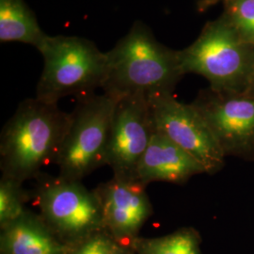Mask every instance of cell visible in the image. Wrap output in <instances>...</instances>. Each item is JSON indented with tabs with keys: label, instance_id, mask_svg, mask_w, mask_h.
<instances>
[{
	"label": "cell",
	"instance_id": "1",
	"mask_svg": "<svg viewBox=\"0 0 254 254\" xmlns=\"http://www.w3.org/2000/svg\"><path fill=\"white\" fill-rule=\"evenodd\" d=\"M70 120L71 113L56 103L37 97L23 101L1 132L2 175L23 183L36 179L43 168L55 164Z\"/></svg>",
	"mask_w": 254,
	"mask_h": 254
},
{
	"label": "cell",
	"instance_id": "2",
	"mask_svg": "<svg viewBox=\"0 0 254 254\" xmlns=\"http://www.w3.org/2000/svg\"><path fill=\"white\" fill-rule=\"evenodd\" d=\"M108 72L103 91L115 98L173 93L182 73L178 52L159 44L144 23L136 21L107 52Z\"/></svg>",
	"mask_w": 254,
	"mask_h": 254
},
{
	"label": "cell",
	"instance_id": "3",
	"mask_svg": "<svg viewBox=\"0 0 254 254\" xmlns=\"http://www.w3.org/2000/svg\"><path fill=\"white\" fill-rule=\"evenodd\" d=\"M39 52L44 70L38 82V99L56 103L73 95L78 98L103 89L108 72L107 52L86 38L47 36Z\"/></svg>",
	"mask_w": 254,
	"mask_h": 254
},
{
	"label": "cell",
	"instance_id": "4",
	"mask_svg": "<svg viewBox=\"0 0 254 254\" xmlns=\"http://www.w3.org/2000/svg\"><path fill=\"white\" fill-rule=\"evenodd\" d=\"M118 98L106 92L78 98L54 165L61 177L81 181L107 165L113 111Z\"/></svg>",
	"mask_w": 254,
	"mask_h": 254
},
{
	"label": "cell",
	"instance_id": "5",
	"mask_svg": "<svg viewBox=\"0 0 254 254\" xmlns=\"http://www.w3.org/2000/svg\"><path fill=\"white\" fill-rule=\"evenodd\" d=\"M31 200L39 214L66 245L74 246L89 236L105 231L100 200L95 190L81 181L41 173Z\"/></svg>",
	"mask_w": 254,
	"mask_h": 254
},
{
	"label": "cell",
	"instance_id": "6",
	"mask_svg": "<svg viewBox=\"0 0 254 254\" xmlns=\"http://www.w3.org/2000/svg\"><path fill=\"white\" fill-rule=\"evenodd\" d=\"M182 73L205 77L215 91L246 93L254 64L236 32L223 23L207 26L198 40L178 52Z\"/></svg>",
	"mask_w": 254,
	"mask_h": 254
},
{
	"label": "cell",
	"instance_id": "7",
	"mask_svg": "<svg viewBox=\"0 0 254 254\" xmlns=\"http://www.w3.org/2000/svg\"><path fill=\"white\" fill-rule=\"evenodd\" d=\"M155 129L191 155L209 175L225 166V155L206 122L192 104H183L173 93L149 97Z\"/></svg>",
	"mask_w": 254,
	"mask_h": 254
},
{
	"label": "cell",
	"instance_id": "8",
	"mask_svg": "<svg viewBox=\"0 0 254 254\" xmlns=\"http://www.w3.org/2000/svg\"><path fill=\"white\" fill-rule=\"evenodd\" d=\"M154 131L148 96L132 94L117 99L107 153V165L114 177L136 181L137 167Z\"/></svg>",
	"mask_w": 254,
	"mask_h": 254
},
{
	"label": "cell",
	"instance_id": "9",
	"mask_svg": "<svg viewBox=\"0 0 254 254\" xmlns=\"http://www.w3.org/2000/svg\"><path fill=\"white\" fill-rule=\"evenodd\" d=\"M192 105L225 156L254 161V97L211 89L201 92Z\"/></svg>",
	"mask_w": 254,
	"mask_h": 254
},
{
	"label": "cell",
	"instance_id": "10",
	"mask_svg": "<svg viewBox=\"0 0 254 254\" xmlns=\"http://www.w3.org/2000/svg\"><path fill=\"white\" fill-rule=\"evenodd\" d=\"M145 189L136 181L114 176L95 189L100 200L105 231L119 245L130 247L153 215Z\"/></svg>",
	"mask_w": 254,
	"mask_h": 254
},
{
	"label": "cell",
	"instance_id": "11",
	"mask_svg": "<svg viewBox=\"0 0 254 254\" xmlns=\"http://www.w3.org/2000/svg\"><path fill=\"white\" fill-rule=\"evenodd\" d=\"M204 169L156 129L136 170V181L147 187L153 182L185 185Z\"/></svg>",
	"mask_w": 254,
	"mask_h": 254
},
{
	"label": "cell",
	"instance_id": "12",
	"mask_svg": "<svg viewBox=\"0 0 254 254\" xmlns=\"http://www.w3.org/2000/svg\"><path fill=\"white\" fill-rule=\"evenodd\" d=\"M0 230V254H67L73 247L64 243L41 215L29 209Z\"/></svg>",
	"mask_w": 254,
	"mask_h": 254
},
{
	"label": "cell",
	"instance_id": "13",
	"mask_svg": "<svg viewBox=\"0 0 254 254\" xmlns=\"http://www.w3.org/2000/svg\"><path fill=\"white\" fill-rule=\"evenodd\" d=\"M48 35L25 0H0V42H19L39 50Z\"/></svg>",
	"mask_w": 254,
	"mask_h": 254
},
{
	"label": "cell",
	"instance_id": "14",
	"mask_svg": "<svg viewBox=\"0 0 254 254\" xmlns=\"http://www.w3.org/2000/svg\"><path fill=\"white\" fill-rule=\"evenodd\" d=\"M201 236L193 227H182L158 237L136 238L130 248L136 254H201Z\"/></svg>",
	"mask_w": 254,
	"mask_h": 254
},
{
	"label": "cell",
	"instance_id": "15",
	"mask_svg": "<svg viewBox=\"0 0 254 254\" xmlns=\"http://www.w3.org/2000/svg\"><path fill=\"white\" fill-rule=\"evenodd\" d=\"M23 182L1 175L0 179V228L5 227L27 210L31 192L23 187Z\"/></svg>",
	"mask_w": 254,
	"mask_h": 254
},
{
	"label": "cell",
	"instance_id": "16",
	"mask_svg": "<svg viewBox=\"0 0 254 254\" xmlns=\"http://www.w3.org/2000/svg\"><path fill=\"white\" fill-rule=\"evenodd\" d=\"M115 244L106 231H101L73 246L67 254H111Z\"/></svg>",
	"mask_w": 254,
	"mask_h": 254
},
{
	"label": "cell",
	"instance_id": "17",
	"mask_svg": "<svg viewBox=\"0 0 254 254\" xmlns=\"http://www.w3.org/2000/svg\"><path fill=\"white\" fill-rule=\"evenodd\" d=\"M232 15L237 29L254 41V0H236L232 5Z\"/></svg>",
	"mask_w": 254,
	"mask_h": 254
},
{
	"label": "cell",
	"instance_id": "18",
	"mask_svg": "<svg viewBox=\"0 0 254 254\" xmlns=\"http://www.w3.org/2000/svg\"><path fill=\"white\" fill-rule=\"evenodd\" d=\"M111 254H136L134 251L130 247H126V246H121L119 244H115L113 247V250L111 252Z\"/></svg>",
	"mask_w": 254,
	"mask_h": 254
},
{
	"label": "cell",
	"instance_id": "19",
	"mask_svg": "<svg viewBox=\"0 0 254 254\" xmlns=\"http://www.w3.org/2000/svg\"><path fill=\"white\" fill-rule=\"evenodd\" d=\"M246 93L249 94L252 97H254V71L253 77H252V80H251V83H250V86H249V89H248V91H247Z\"/></svg>",
	"mask_w": 254,
	"mask_h": 254
}]
</instances>
